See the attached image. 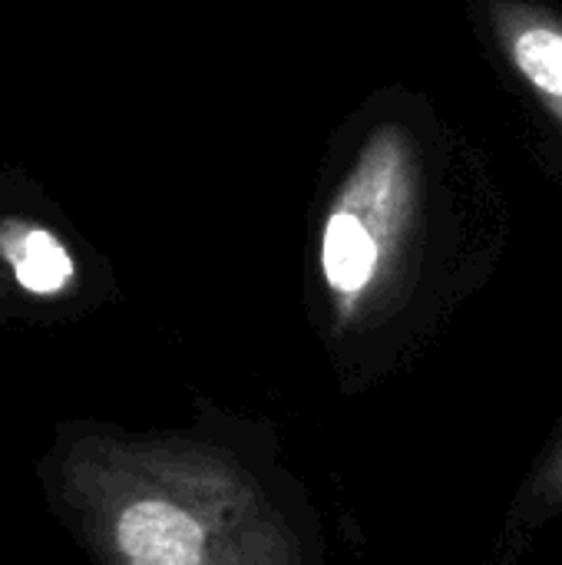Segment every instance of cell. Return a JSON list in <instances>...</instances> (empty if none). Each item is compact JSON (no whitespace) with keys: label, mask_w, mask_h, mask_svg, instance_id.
<instances>
[{"label":"cell","mask_w":562,"mask_h":565,"mask_svg":"<svg viewBox=\"0 0 562 565\" xmlns=\"http://www.w3.org/2000/svg\"><path fill=\"white\" fill-rule=\"evenodd\" d=\"M490 20L507 60L562 129V20L523 0H490Z\"/></svg>","instance_id":"7a4b0ae2"},{"label":"cell","mask_w":562,"mask_h":565,"mask_svg":"<svg viewBox=\"0 0 562 565\" xmlns=\"http://www.w3.org/2000/svg\"><path fill=\"white\" fill-rule=\"evenodd\" d=\"M0 258L17 288L30 298H63L76 285V262L70 248L43 225L3 218Z\"/></svg>","instance_id":"3957f363"},{"label":"cell","mask_w":562,"mask_h":565,"mask_svg":"<svg viewBox=\"0 0 562 565\" xmlns=\"http://www.w3.org/2000/svg\"><path fill=\"white\" fill-rule=\"evenodd\" d=\"M417 209L421 172L414 146L404 129L384 126L368 136L321 228V275L341 315H351L397 262Z\"/></svg>","instance_id":"6da1fadb"}]
</instances>
